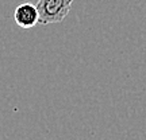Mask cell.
<instances>
[{"label": "cell", "mask_w": 146, "mask_h": 140, "mask_svg": "<svg viewBox=\"0 0 146 140\" xmlns=\"http://www.w3.org/2000/svg\"><path fill=\"white\" fill-rule=\"evenodd\" d=\"M15 23L22 28H31L39 23V14L36 10V5L31 3H23L18 5L14 12Z\"/></svg>", "instance_id": "7a4b0ae2"}, {"label": "cell", "mask_w": 146, "mask_h": 140, "mask_svg": "<svg viewBox=\"0 0 146 140\" xmlns=\"http://www.w3.org/2000/svg\"><path fill=\"white\" fill-rule=\"evenodd\" d=\"M73 0H38L36 10L41 24L61 23L68 16Z\"/></svg>", "instance_id": "6da1fadb"}]
</instances>
